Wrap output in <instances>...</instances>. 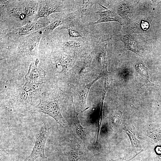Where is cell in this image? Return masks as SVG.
Wrapping results in <instances>:
<instances>
[{
  "instance_id": "obj_12",
  "label": "cell",
  "mask_w": 161,
  "mask_h": 161,
  "mask_svg": "<svg viewBox=\"0 0 161 161\" xmlns=\"http://www.w3.org/2000/svg\"><path fill=\"white\" fill-rule=\"evenodd\" d=\"M91 60L90 57L86 58L80 62L75 67L74 73L78 82L90 71Z\"/></svg>"
},
{
  "instance_id": "obj_3",
  "label": "cell",
  "mask_w": 161,
  "mask_h": 161,
  "mask_svg": "<svg viewBox=\"0 0 161 161\" xmlns=\"http://www.w3.org/2000/svg\"><path fill=\"white\" fill-rule=\"evenodd\" d=\"M49 133V127L47 123L41 126L36 134L35 142L32 151L26 161H35L39 157L45 159V148Z\"/></svg>"
},
{
  "instance_id": "obj_9",
  "label": "cell",
  "mask_w": 161,
  "mask_h": 161,
  "mask_svg": "<svg viewBox=\"0 0 161 161\" xmlns=\"http://www.w3.org/2000/svg\"><path fill=\"white\" fill-rule=\"evenodd\" d=\"M55 56V61L61 66V72H67L73 64L75 60L74 57L67 55L60 51L57 52Z\"/></svg>"
},
{
  "instance_id": "obj_2",
  "label": "cell",
  "mask_w": 161,
  "mask_h": 161,
  "mask_svg": "<svg viewBox=\"0 0 161 161\" xmlns=\"http://www.w3.org/2000/svg\"><path fill=\"white\" fill-rule=\"evenodd\" d=\"M60 101L59 94L52 93L41 97L37 109L38 111L52 117L57 123L64 128L66 126V123L61 113Z\"/></svg>"
},
{
  "instance_id": "obj_20",
  "label": "cell",
  "mask_w": 161,
  "mask_h": 161,
  "mask_svg": "<svg viewBox=\"0 0 161 161\" xmlns=\"http://www.w3.org/2000/svg\"><path fill=\"white\" fill-rule=\"evenodd\" d=\"M64 28L67 29L70 37L84 38L83 35L81 33L75 30L68 27H65Z\"/></svg>"
},
{
  "instance_id": "obj_21",
  "label": "cell",
  "mask_w": 161,
  "mask_h": 161,
  "mask_svg": "<svg viewBox=\"0 0 161 161\" xmlns=\"http://www.w3.org/2000/svg\"><path fill=\"white\" fill-rule=\"evenodd\" d=\"M98 13L100 16V18L118 16L115 12L109 10L103 11L99 12Z\"/></svg>"
},
{
  "instance_id": "obj_10",
  "label": "cell",
  "mask_w": 161,
  "mask_h": 161,
  "mask_svg": "<svg viewBox=\"0 0 161 161\" xmlns=\"http://www.w3.org/2000/svg\"><path fill=\"white\" fill-rule=\"evenodd\" d=\"M38 62L39 60L37 59L35 63L32 62L30 64L28 72L25 77L27 81H35L45 77V72L41 68L38 66Z\"/></svg>"
},
{
  "instance_id": "obj_18",
  "label": "cell",
  "mask_w": 161,
  "mask_h": 161,
  "mask_svg": "<svg viewBox=\"0 0 161 161\" xmlns=\"http://www.w3.org/2000/svg\"><path fill=\"white\" fill-rule=\"evenodd\" d=\"M110 21H117L122 24L121 19L120 17H109L100 18L97 21L93 22L94 24H97L100 23L110 22Z\"/></svg>"
},
{
  "instance_id": "obj_6",
  "label": "cell",
  "mask_w": 161,
  "mask_h": 161,
  "mask_svg": "<svg viewBox=\"0 0 161 161\" xmlns=\"http://www.w3.org/2000/svg\"><path fill=\"white\" fill-rule=\"evenodd\" d=\"M39 3L35 21L41 18H47L52 13H60L62 11V7L54 1H41Z\"/></svg>"
},
{
  "instance_id": "obj_11",
  "label": "cell",
  "mask_w": 161,
  "mask_h": 161,
  "mask_svg": "<svg viewBox=\"0 0 161 161\" xmlns=\"http://www.w3.org/2000/svg\"><path fill=\"white\" fill-rule=\"evenodd\" d=\"M72 100L73 107V123L75 129V131L79 137L82 140L83 142H85L87 140L86 133L85 129L82 126L80 122L79 118L78 115L83 112L87 110L89 107H87L80 112H77L75 107V106L73 102V96L72 95Z\"/></svg>"
},
{
  "instance_id": "obj_16",
  "label": "cell",
  "mask_w": 161,
  "mask_h": 161,
  "mask_svg": "<svg viewBox=\"0 0 161 161\" xmlns=\"http://www.w3.org/2000/svg\"><path fill=\"white\" fill-rule=\"evenodd\" d=\"M79 5L82 18L87 15L93 5L92 1L89 0L80 1Z\"/></svg>"
},
{
  "instance_id": "obj_15",
  "label": "cell",
  "mask_w": 161,
  "mask_h": 161,
  "mask_svg": "<svg viewBox=\"0 0 161 161\" xmlns=\"http://www.w3.org/2000/svg\"><path fill=\"white\" fill-rule=\"evenodd\" d=\"M25 13L28 17L36 15L38 10L39 3L34 1H21Z\"/></svg>"
},
{
  "instance_id": "obj_13",
  "label": "cell",
  "mask_w": 161,
  "mask_h": 161,
  "mask_svg": "<svg viewBox=\"0 0 161 161\" xmlns=\"http://www.w3.org/2000/svg\"><path fill=\"white\" fill-rule=\"evenodd\" d=\"M135 68L140 80L143 84L149 86L155 85L149 80L147 68L142 63L136 64Z\"/></svg>"
},
{
  "instance_id": "obj_17",
  "label": "cell",
  "mask_w": 161,
  "mask_h": 161,
  "mask_svg": "<svg viewBox=\"0 0 161 161\" xmlns=\"http://www.w3.org/2000/svg\"><path fill=\"white\" fill-rule=\"evenodd\" d=\"M122 116L120 112H115L111 116L110 124L112 127L116 128L118 127L122 121Z\"/></svg>"
},
{
  "instance_id": "obj_19",
  "label": "cell",
  "mask_w": 161,
  "mask_h": 161,
  "mask_svg": "<svg viewBox=\"0 0 161 161\" xmlns=\"http://www.w3.org/2000/svg\"><path fill=\"white\" fill-rule=\"evenodd\" d=\"M81 43L75 40H69L64 42V45L66 47L70 48H79L81 47Z\"/></svg>"
},
{
  "instance_id": "obj_8",
  "label": "cell",
  "mask_w": 161,
  "mask_h": 161,
  "mask_svg": "<svg viewBox=\"0 0 161 161\" xmlns=\"http://www.w3.org/2000/svg\"><path fill=\"white\" fill-rule=\"evenodd\" d=\"M73 14L69 13L56 17L44 29V35H47L51 32L57 27L70 22L73 19Z\"/></svg>"
},
{
  "instance_id": "obj_23",
  "label": "cell",
  "mask_w": 161,
  "mask_h": 161,
  "mask_svg": "<svg viewBox=\"0 0 161 161\" xmlns=\"http://www.w3.org/2000/svg\"><path fill=\"white\" fill-rule=\"evenodd\" d=\"M138 154H137L136 155H135V156H134V157L132 158H131V159L129 160H126V161H129L130 160H131V159H132L134 157H135Z\"/></svg>"
},
{
  "instance_id": "obj_14",
  "label": "cell",
  "mask_w": 161,
  "mask_h": 161,
  "mask_svg": "<svg viewBox=\"0 0 161 161\" xmlns=\"http://www.w3.org/2000/svg\"><path fill=\"white\" fill-rule=\"evenodd\" d=\"M123 129V131L127 134L129 137L133 149L137 150L140 149L141 146L140 141L136 137L133 127L129 124H128L124 126Z\"/></svg>"
},
{
  "instance_id": "obj_22",
  "label": "cell",
  "mask_w": 161,
  "mask_h": 161,
  "mask_svg": "<svg viewBox=\"0 0 161 161\" xmlns=\"http://www.w3.org/2000/svg\"><path fill=\"white\" fill-rule=\"evenodd\" d=\"M141 27L143 30H146L149 28V24L147 22L142 20L141 23Z\"/></svg>"
},
{
  "instance_id": "obj_5",
  "label": "cell",
  "mask_w": 161,
  "mask_h": 161,
  "mask_svg": "<svg viewBox=\"0 0 161 161\" xmlns=\"http://www.w3.org/2000/svg\"><path fill=\"white\" fill-rule=\"evenodd\" d=\"M47 24L46 21L40 20L32 21L13 30L7 35L12 38H18L25 35H29L42 27H46Z\"/></svg>"
},
{
  "instance_id": "obj_7",
  "label": "cell",
  "mask_w": 161,
  "mask_h": 161,
  "mask_svg": "<svg viewBox=\"0 0 161 161\" xmlns=\"http://www.w3.org/2000/svg\"><path fill=\"white\" fill-rule=\"evenodd\" d=\"M103 75V73H100L93 80L86 84L81 85L78 88L77 94L81 108H84L86 106L87 97L91 87Z\"/></svg>"
},
{
  "instance_id": "obj_24",
  "label": "cell",
  "mask_w": 161,
  "mask_h": 161,
  "mask_svg": "<svg viewBox=\"0 0 161 161\" xmlns=\"http://www.w3.org/2000/svg\"><path fill=\"white\" fill-rule=\"evenodd\" d=\"M155 161H157V160H155Z\"/></svg>"
},
{
  "instance_id": "obj_1",
  "label": "cell",
  "mask_w": 161,
  "mask_h": 161,
  "mask_svg": "<svg viewBox=\"0 0 161 161\" xmlns=\"http://www.w3.org/2000/svg\"><path fill=\"white\" fill-rule=\"evenodd\" d=\"M43 83L27 81L19 90L14 105L19 110H25L33 106L40 95Z\"/></svg>"
},
{
  "instance_id": "obj_4",
  "label": "cell",
  "mask_w": 161,
  "mask_h": 161,
  "mask_svg": "<svg viewBox=\"0 0 161 161\" xmlns=\"http://www.w3.org/2000/svg\"><path fill=\"white\" fill-rule=\"evenodd\" d=\"M41 32L38 30L25 37L21 47V50L24 54L32 56L36 55L41 37Z\"/></svg>"
}]
</instances>
